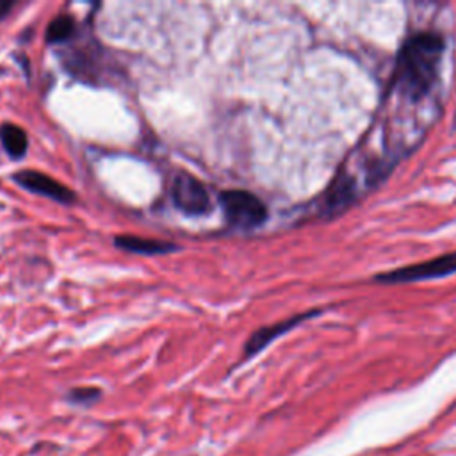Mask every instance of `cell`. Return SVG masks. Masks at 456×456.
I'll list each match as a JSON object with an SVG mask.
<instances>
[{
    "instance_id": "obj_1",
    "label": "cell",
    "mask_w": 456,
    "mask_h": 456,
    "mask_svg": "<svg viewBox=\"0 0 456 456\" xmlns=\"http://www.w3.org/2000/svg\"><path fill=\"white\" fill-rule=\"evenodd\" d=\"M444 37L436 32H417L403 45L394 73V86L410 100L422 98L438 77Z\"/></svg>"
},
{
    "instance_id": "obj_2",
    "label": "cell",
    "mask_w": 456,
    "mask_h": 456,
    "mask_svg": "<svg viewBox=\"0 0 456 456\" xmlns=\"http://www.w3.org/2000/svg\"><path fill=\"white\" fill-rule=\"evenodd\" d=\"M219 205L232 228L255 230L267 221V207L258 196L244 189H226L219 192Z\"/></svg>"
},
{
    "instance_id": "obj_3",
    "label": "cell",
    "mask_w": 456,
    "mask_h": 456,
    "mask_svg": "<svg viewBox=\"0 0 456 456\" xmlns=\"http://www.w3.org/2000/svg\"><path fill=\"white\" fill-rule=\"evenodd\" d=\"M454 273H456V251H451L431 260H424L419 264L392 269L388 273H381L374 276V280L379 283L395 285V283H411V281L445 278Z\"/></svg>"
},
{
    "instance_id": "obj_4",
    "label": "cell",
    "mask_w": 456,
    "mask_h": 456,
    "mask_svg": "<svg viewBox=\"0 0 456 456\" xmlns=\"http://www.w3.org/2000/svg\"><path fill=\"white\" fill-rule=\"evenodd\" d=\"M173 205L187 216H205L212 210V201L201 180L187 171H178L171 183Z\"/></svg>"
},
{
    "instance_id": "obj_5",
    "label": "cell",
    "mask_w": 456,
    "mask_h": 456,
    "mask_svg": "<svg viewBox=\"0 0 456 456\" xmlns=\"http://www.w3.org/2000/svg\"><path fill=\"white\" fill-rule=\"evenodd\" d=\"M12 180L34 192V194H39V196H45V198H50L53 201H59V203H64V205H71L75 203L77 200V194L64 183H61L59 180L52 178L50 175H45L41 171H36V169H23V171H16L12 175Z\"/></svg>"
},
{
    "instance_id": "obj_6",
    "label": "cell",
    "mask_w": 456,
    "mask_h": 456,
    "mask_svg": "<svg viewBox=\"0 0 456 456\" xmlns=\"http://www.w3.org/2000/svg\"><path fill=\"white\" fill-rule=\"evenodd\" d=\"M354 200H356L354 180L346 173H338L321 198V214L337 216L344 212Z\"/></svg>"
},
{
    "instance_id": "obj_7",
    "label": "cell",
    "mask_w": 456,
    "mask_h": 456,
    "mask_svg": "<svg viewBox=\"0 0 456 456\" xmlns=\"http://www.w3.org/2000/svg\"><path fill=\"white\" fill-rule=\"evenodd\" d=\"M317 315V312H306V314H299V315H294V317H289L285 321H280L276 324H271V326H262L258 328L256 331L251 333V337L246 340V346H244V358H251L255 356L256 353H260L264 347H267L274 338L281 337L283 333L290 331L292 328H296L297 324H301L303 321L310 319Z\"/></svg>"
},
{
    "instance_id": "obj_8",
    "label": "cell",
    "mask_w": 456,
    "mask_h": 456,
    "mask_svg": "<svg viewBox=\"0 0 456 456\" xmlns=\"http://www.w3.org/2000/svg\"><path fill=\"white\" fill-rule=\"evenodd\" d=\"M114 246L137 255H167L178 249L176 244L169 240H157V239H146L139 235H116Z\"/></svg>"
},
{
    "instance_id": "obj_9",
    "label": "cell",
    "mask_w": 456,
    "mask_h": 456,
    "mask_svg": "<svg viewBox=\"0 0 456 456\" xmlns=\"http://www.w3.org/2000/svg\"><path fill=\"white\" fill-rule=\"evenodd\" d=\"M0 142L4 146V150L12 157V159H20L27 153L28 148V137L27 132L14 125V123H2L0 125Z\"/></svg>"
},
{
    "instance_id": "obj_10",
    "label": "cell",
    "mask_w": 456,
    "mask_h": 456,
    "mask_svg": "<svg viewBox=\"0 0 456 456\" xmlns=\"http://www.w3.org/2000/svg\"><path fill=\"white\" fill-rule=\"evenodd\" d=\"M75 34H77L75 18L69 14H59L48 23L45 39L48 45H59V43H66V41L73 39Z\"/></svg>"
},
{
    "instance_id": "obj_11",
    "label": "cell",
    "mask_w": 456,
    "mask_h": 456,
    "mask_svg": "<svg viewBox=\"0 0 456 456\" xmlns=\"http://www.w3.org/2000/svg\"><path fill=\"white\" fill-rule=\"evenodd\" d=\"M102 395H103V390L100 387L87 385V387H73V388H69L66 392L64 399L69 404H73V406L87 408V406H93L94 403H98L102 399Z\"/></svg>"
},
{
    "instance_id": "obj_12",
    "label": "cell",
    "mask_w": 456,
    "mask_h": 456,
    "mask_svg": "<svg viewBox=\"0 0 456 456\" xmlns=\"http://www.w3.org/2000/svg\"><path fill=\"white\" fill-rule=\"evenodd\" d=\"M14 5H16L14 0H0V20H4L12 11Z\"/></svg>"
}]
</instances>
